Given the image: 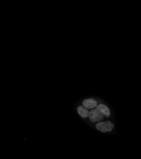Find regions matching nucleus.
I'll list each match as a JSON object with an SVG mask.
<instances>
[{
  "label": "nucleus",
  "instance_id": "f257e3e1",
  "mask_svg": "<svg viewBox=\"0 0 141 159\" xmlns=\"http://www.w3.org/2000/svg\"><path fill=\"white\" fill-rule=\"evenodd\" d=\"M96 129L102 132H110L114 128V124L110 121L99 122L96 126Z\"/></svg>",
  "mask_w": 141,
  "mask_h": 159
},
{
  "label": "nucleus",
  "instance_id": "f03ea898",
  "mask_svg": "<svg viewBox=\"0 0 141 159\" xmlns=\"http://www.w3.org/2000/svg\"><path fill=\"white\" fill-rule=\"evenodd\" d=\"M104 114L98 109L92 110L89 112V118L92 122H99L104 118Z\"/></svg>",
  "mask_w": 141,
  "mask_h": 159
},
{
  "label": "nucleus",
  "instance_id": "7ed1b4c3",
  "mask_svg": "<svg viewBox=\"0 0 141 159\" xmlns=\"http://www.w3.org/2000/svg\"><path fill=\"white\" fill-rule=\"evenodd\" d=\"M82 105L86 109H91V108H95L97 107V102L92 98L86 99L83 101Z\"/></svg>",
  "mask_w": 141,
  "mask_h": 159
},
{
  "label": "nucleus",
  "instance_id": "20e7f679",
  "mask_svg": "<svg viewBox=\"0 0 141 159\" xmlns=\"http://www.w3.org/2000/svg\"><path fill=\"white\" fill-rule=\"evenodd\" d=\"M96 108L100 110L101 112L107 117H108L110 115V111L109 110V108H108L106 105H104L103 104L99 105H97L96 107Z\"/></svg>",
  "mask_w": 141,
  "mask_h": 159
},
{
  "label": "nucleus",
  "instance_id": "39448f33",
  "mask_svg": "<svg viewBox=\"0 0 141 159\" xmlns=\"http://www.w3.org/2000/svg\"><path fill=\"white\" fill-rule=\"evenodd\" d=\"M77 111H78V114L80 115L82 118H87L89 117V112L88 110V109H86V108H84V107L79 106L77 108Z\"/></svg>",
  "mask_w": 141,
  "mask_h": 159
}]
</instances>
